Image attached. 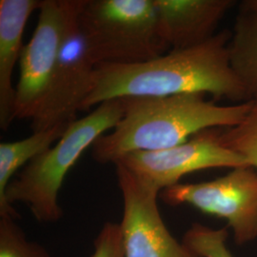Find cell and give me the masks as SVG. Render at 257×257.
I'll return each instance as SVG.
<instances>
[{
  "label": "cell",
  "mask_w": 257,
  "mask_h": 257,
  "mask_svg": "<svg viewBox=\"0 0 257 257\" xmlns=\"http://www.w3.org/2000/svg\"><path fill=\"white\" fill-rule=\"evenodd\" d=\"M230 31L223 30L202 44L170 50L147 62L96 65L93 89L81 110L116 98L182 93L211 94L235 103L250 101L230 66Z\"/></svg>",
  "instance_id": "1"
},
{
  "label": "cell",
  "mask_w": 257,
  "mask_h": 257,
  "mask_svg": "<svg viewBox=\"0 0 257 257\" xmlns=\"http://www.w3.org/2000/svg\"><path fill=\"white\" fill-rule=\"evenodd\" d=\"M206 95L123 97V116L114 128L94 142L93 159L101 164H113L132 153L168 150L208 128H233L246 118L251 108V100L218 105Z\"/></svg>",
  "instance_id": "2"
},
{
  "label": "cell",
  "mask_w": 257,
  "mask_h": 257,
  "mask_svg": "<svg viewBox=\"0 0 257 257\" xmlns=\"http://www.w3.org/2000/svg\"><path fill=\"white\" fill-rule=\"evenodd\" d=\"M123 113V98H116L103 102L71 123L55 145L32 160L10 182L0 199V214L18 218L13 205L23 203L39 222L60 220L63 210L58 196L66 175L88 148L116 126Z\"/></svg>",
  "instance_id": "3"
},
{
  "label": "cell",
  "mask_w": 257,
  "mask_h": 257,
  "mask_svg": "<svg viewBox=\"0 0 257 257\" xmlns=\"http://www.w3.org/2000/svg\"><path fill=\"white\" fill-rule=\"evenodd\" d=\"M78 27L96 65L138 64L170 51L154 0H86Z\"/></svg>",
  "instance_id": "4"
},
{
  "label": "cell",
  "mask_w": 257,
  "mask_h": 257,
  "mask_svg": "<svg viewBox=\"0 0 257 257\" xmlns=\"http://www.w3.org/2000/svg\"><path fill=\"white\" fill-rule=\"evenodd\" d=\"M86 0H42L37 28L19 59L13 116L32 120L44 101L61 47Z\"/></svg>",
  "instance_id": "5"
},
{
  "label": "cell",
  "mask_w": 257,
  "mask_h": 257,
  "mask_svg": "<svg viewBox=\"0 0 257 257\" xmlns=\"http://www.w3.org/2000/svg\"><path fill=\"white\" fill-rule=\"evenodd\" d=\"M160 197L171 206L191 205L227 220L239 246L257 239V171L250 166L210 181L176 184L163 190Z\"/></svg>",
  "instance_id": "6"
},
{
  "label": "cell",
  "mask_w": 257,
  "mask_h": 257,
  "mask_svg": "<svg viewBox=\"0 0 257 257\" xmlns=\"http://www.w3.org/2000/svg\"><path fill=\"white\" fill-rule=\"evenodd\" d=\"M114 166L123 200L124 257H198L168 230L157 204L160 191L123 164Z\"/></svg>",
  "instance_id": "7"
},
{
  "label": "cell",
  "mask_w": 257,
  "mask_h": 257,
  "mask_svg": "<svg viewBox=\"0 0 257 257\" xmlns=\"http://www.w3.org/2000/svg\"><path fill=\"white\" fill-rule=\"evenodd\" d=\"M219 134V128H208L178 146L157 152L132 153L114 163L127 167L160 193L195 172L249 166L243 156L221 143Z\"/></svg>",
  "instance_id": "8"
},
{
  "label": "cell",
  "mask_w": 257,
  "mask_h": 257,
  "mask_svg": "<svg viewBox=\"0 0 257 257\" xmlns=\"http://www.w3.org/2000/svg\"><path fill=\"white\" fill-rule=\"evenodd\" d=\"M95 68L77 19L65 37L45 99L31 120L33 133L69 126L77 119V112L93 89Z\"/></svg>",
  "instance_id": "9"
},
{
  "label": "cell",
  "mask_w": 257,
  "mask_h": 257,
  "mask_svg": "<svg viewBox=\"0 0 257 257\" xmlns=\"http://www.w3.org/2000/svg\"><path fill=\"white\" fill-rule=\"evenodd\" d=\"M160 36L170 50L197 46L216 34L234 0H154Z\"/></svg>",
  "instance_id": "10"
},
{
  "label": "cell",
  "mask_w": 257,
  "mask_h": 257,
  "mask_svg": "<svg viewBox=\"0 0 257 257\" xmlns=\"http://www.w3.org/2000/svg\"><path fill=\"white\" fill-rule=\"evenodd\" d=\"M40 5L41 0H0V127L4 131L14 121L13 74L24 47V29Z\"/></svg>",
  "instance_id": "11"
},
{
  "label": "cell",
  "mask_w": 257,
  "mask_h": 257,
  "mask_svg": "<svg viewBox=\"0 0 257 257\" xmlns=\"http://www.w3.org/2000/svg\"><path fill=\"white\" fill-rule=\"evenodd\" d=\"M231 69L246 88L250 100L257 99V0L238 6L229 42Z\"/></svg>",
  "instance_id": "12"
},
{
  "label": "cell",
  "mask_w": 257,
  "mask_h": 257,
  "mask_svg": "<svg viewBox=\"0 0 257 257\" xmlns=\"http://www.w3.org/2000/svg\"><path fill=\"white\" fill-rule=\"evenodd\" d=\"M68 127L57 126L35 132L22 140L0 143V199L19 169L55 145Z\"/></svg>",
  "instance_id": "13"
},
{
  "label": "cell",
  "mask_w": 257,
  "mask_h": 257,
  "mask_svg": "<svg viewBox=\"0 0 257 257\" xmlns=\"http://www.w3.org/2000/svg\"><path fill=\"white\" fill-rule=\"evenodd\" d=\"M221 143L243 156L248 165L257 171V99L246 118L233 128L220 131Z\"/></svg>",
  "instance_id": "14"
},
{
  "label": "cell",
  "mask_w": 257,
  "mask_h": 257,
  "mask_svg": "<svg viewBox=\"0 0 257 257\" xmlns=\"http://www.w3.org/2000/svg\"><path fill=\"white\" fill-rule=\"evenodd\" d=\"M11 214H0V257H51L46 248L27 238Z\"/></svg>",
  "instance_id": "15"
},
{
  "label": "cell",
  "mask_w": 257,
  "mask_h": 257,
  "mask_svg": "<svg viewBox=\"0 0 257 257\" xmlns=\"http://www.w3.org/2000/svg\"><path fill=\"white\" fill-rule=\"evenodd\" d=\"M228 227L212 229L194 223L184 235L183 242L198 257H233L228 247Z\"/></svg>",
  "instance_id": "16"
},
{
  "label": "cell",
  "mask_w": 257,
  "mask_h": 257,
  "mask_svg": "<svg viewBox=\"0 0 257 257\" xmlns=\"http://www.w3.org/2000/svg\"><path fill=\"white\" fill-rule=\"evenodd\" d=\"M92 257H124L119 223L107 222L93 241Z\"/></svg>",
  "instance_id": "17"
}]
</instances>
